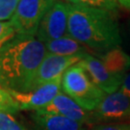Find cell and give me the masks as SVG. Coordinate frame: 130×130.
Masks as SVG:
<instances>
[{"mask_svg": "<svg viewBox=\"0 0 130 130\" xmlns=\"http://www.w3.org/2000/svg\"><path fill=\"white\" fill-rule=\"evenodd\" d=\"M0 130H26L12 114L0 111Z\"/></svg>", "mask_w": 130, "mask_h": 130, "instance_id": "17", "label": "cell"}, {"mask_svg": "<svg viewBox=\"0 0 130 130\" xmlns=\"http://www.w3.org/2000/svg\"><path fill=\"white\" fill-rule=\"evenodd\" d=\"M79 63L87 71L92 81L106 94L120 90L124 76L111 73L104 67L99 58L93 57L88 53Z\"/></svg>", "mask_w": 130, "mask_h": 130, "instance_id": "8", "label": "cell"}, {"mask_svg": "<svg viewBox=\"0 0 130 130\" xmlns=\"http://www.w3.org/2000/svg\"><path fill=\"white\" fill-rule=\"evenodd\" d=\"M119 5L122 6L123 8L130 11V0H117Z\"/></svg>", "mask_w": 130, "mask_h": 130, "instance_id": "21", "label": "cell"}, {"mask_svg": "<svg viewBox=\"0 0 130 130\" xmlns=\"http://www.w3.org/2000/svg\"><path fill=\"white\" fill-rule=\"evenodd\" d=\"M20 0H0V21L11 19Z\"/></svg>", "mask_w": 130, "mask_h": 130, "instance_id": "16", "label": "cell"}, {"mask_svg": "<svg viewBox=\"0 0 130 130\" xmlns=\"http://www.w3.org/2000/svg\"><path fill=\"white\" fill-rule=\"evenodd\" d=\"M46 54L36 37L15 35L0 48V86L8 92H28Z\"/></svg>", "mask_w": 130, "mask_h": 130, "instance_id": "1", "label": "cell"}, {"mask_svg": "<svg viewBox=\"0 0 130 130\" xmlns=\"http://www.w3.org/2000/svg\"><path fill=\"white\" fill-rule=\"evenodd\" d=\"M47 53L59 56H73L87 54L89 49L70 36L60 38L44 43Z\"/></svg>", "mask_w": 130, "mask_h": 130, "instance_id": "12", "label": "cell"}, {"mask_svg": "<svg viewBox=\"0 0 130 130\" xmlns=\"http://www.w3.org/2000/svg\"><path fill=\"white\" fill-rule=\"evenodd\" d=\"M69 4L56 1L39 24L36 38L43 43L69 36Z\"/></svg>", "mask_w": 130, "mask_h": 130, "instance_id": "5", "label": "cell"}, {"mask_svg": "<svg viewBox=\"0 0 130 130\" xmlns=\"http://www.w3.org/2000/svg\"><path fill=\"white\" fill-rule=\"evenodd\" d=\"M33 120L42 130H83V124L43 110L34 111Z\"/></svg>", "mask_w": 130, "mask_h": 130, "instance_id": "11", "label": "cell"}, {"mask_svg": "<svg viewBox=\"0 0 130 130\" xmlns=\"http://www.w3.org/2000/svg\"><path fill=\"white\" fill-rule=\"evenodd\" d=\"M61 87L62 77H59L30 92L20 93L11 91L9 93L19 105V110L38 111L44 109L61 93Z\"/></svg>", "mask_w": 130, "mask_h": 130, "instance_id": "6", "label": "cell"}, {"mask_svg": "<svg viewBox=\"0 0 130 130\" xmlns=\"http://www.w3.org/2000/svg\"><path fill=\"white\" fill-rule=\"evenodd\" d=\"M93 116L98 120L130 122V98L120 90L106 94L96 110L93 111Z\"/></svg>", "mask_w": 130, "mask_h": 130, "instance_id": "9", "label": "cell"}, {"mask_svg": "<svg viewBox=\"0 0 130 130\" xmlns=\"http://www.w3.org/2000/svg\"><path fill=\"white\" fill-rule=\"evenodd\" d=\"M0 111L9 114H15L19 111V105L10 93L0 86Z\"/></svg>", "mask_w": 130, "mask_h": 130, "instance_id": "15", "label": "cell"}, {"mask_svg": "<svg viewBox=\"0 0 130 130\" xmlns=\"http://www.w3.org/2000/svg\"><path fill=\"white\" fill-rule=\"evenodd\" d=\"M71 5L81 6V7H87V8H93L117 13L119 10V3L117 0H67Z\"/></svg>", "mask_w": 130, "mask_h": 130, "instance_id": "14", "label": "cell"}, {"mask_svg": "<svg viewBox=\"0 0 130 130\" xmlns=\"http://www.w3.org/2000/svg\"><path fill=\"white\" fill-rule=\"evenodd\" d=\"M69 36L100 55L121 42L115 14L103 10L69 4Z\"/></svg>", "mask_w": 130, "mask_h": 130, "instance_id": "2", "label": "cell"}, {"mask_svg": "<svg viewBox=\"0 0 130 130\" xmlns=\"http://www.w3.org/2000/svg\"><path fill=\"white\" fill-rule=\"evenodd\" d=\"M17 32L12 21H0V48L15 37Z\"/></svg>", "mask_w": 130, "mask_h": 130, "instance_id": "18", "label": "cell"}, {"mask_svg": "<svg viewBox=\"0 0 130 130\" xmlns=\"http://www.w3.org/2000/svg\"><path fill=\"white\" fill-rule=\"evenodd\" d=\"M42 110L66 117L82 124L92 122L93 121V116L91 115L92 113L83 109L64 92H61L44 109Z\"/></svg>", "mask_w": 130, "mask_h": 130, "instance_id": "10", "label": "cell"}, {"mask_svg": "<svg viewBox=\"0 0 130 130\" xmlns=\"http://www.w3.org/2000/svg\"><path fill=\"white\" fill-rule=\"evenodd\" d=\"M57 0H20L11 21L17 35L36 37L43 15Z\"/></svg>", "mask_w": 130, "mask_h": 130, "instance_id": "4", "label": "cell"}, {"mask_svg": "<svg viewBox=\"0 0 130 130\" xmlns=\"http://www.w3.org/2000/svg\"><path fill=\"white\" fill-rule=\"evenodd\" d=\"M99 59L113 74L125 76L126 71L130 70V57L120 47L99 55Z\"/></svg>", "mask_w": 130, "mask_h": 130, "instance_id": "13", "label": "cell"}, {"mask_svg": "<svg viewBox=\"0 0 130 130\" xmlns=\"http://www.w3.org/2000/svg\"><path fill=\"white\" fill-rule=\"evenodd\" d=\"M93 130H130V123L99 125V126L94 127Z\"/></svg>", "mask_w": 130, "mask_h": 130, "instance_id": "19", "label": "cell"}, {"mask_svg": "<svg viewBox=\"0 0 130 130\" xmlns=\"http://www.w3.org/2000/svg\"><path fill=\"white\" fill-rule=\"evenodd\" d=\"M62 89L67 95L89 112L95 111L106 95L92 81L80 63L72 66L64 73Z\"/></svg>", "mask_w": 130, "mask_h": 130, "instance_id": "3", "label": "cell"}, {"mask_svg": "<svg viewBox=\"0 0 130 130\" xmlns=\"http://www.w3.org/2000/svg\"><path fill=\"white\" fill-rule=\"evenodd\" d=\"M120 91L122 93H124L125 95H127L128 98H130V72L126 73L124 76L121 88H120Z\"/></svg>", "mask_w": 130, "mask_h": 130, "instance_id": "20", "label": "cell"}, {"mask_svg": "<svg viewBox=\"0 0 130 130\" xmlns=\"http://www.w3.org/2000/svg\"><path fill=\"white\" fill-rule=\"evenodd\" d=\"M88 54V53H87ZM86 54L73 56H59L47 53L38 69L28 92L53 81L63 75L72 66L83 60Z\"/></svg>", "mask_w": 130, "mask_h": 130, "instance_id": "7", "label": "cell"}]
</instances>
